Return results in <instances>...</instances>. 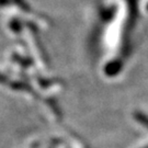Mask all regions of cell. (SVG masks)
<instances>
[{
	"label": "cell",
	"mask_w": 148,
	"mask_h": 148,
	"mask_svg": "<svg viewBox=\"0 0 148 148\" xmlns=\"http://www.w3.org/2000/svg\"><path fill=\"white\" fill-rule=\"evenodd\" d=\"M133 115H134V120L137 122L138 124L143 125L145 128L148 130V115L147 114H145V113H143V112H140V111H135L133 113Z\"/></svg>",
	"instance_id": "obj_1"
},
{
	"label": "cell",
	"mask_w": 148,
	"mask_h": 148,
	"mask_svg": "<svg viewBox=\"0 0 148 148\" xmlns=\"http://www.w3.org/2000/svg\"><path fill=\"white\" fill-rule=\"evenodd\" d=\"M144 148H148V146H146V147H144Z\"/></svg>",
	"instance_id": "obj_2"
}]
</instances>
